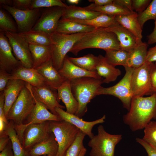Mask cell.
<instances>
[{"label": "cell", "mask_w": 156, "mask_h": 156, "mask_svg": "<svg viewBox=\"0 0 156 156\" xmlns=\"http://www.w3.org/2000/svg\"><path fill=\"white\" fill-rule=\"evenodd\" d=\"M68 59L73 63L81 68L90 72H96L98 57L92 54L78 57H68Z\"/></svg>", "instance_id": "36"}, {"label": "cell", "mask_w": 156, "mask_h": 156, "mask_svg": "<svg viewBox=\"0 0 156 156\" xmlns=\"http://www.w3.org/2000/svg\"><path fill=\"white\" fill-rule=\"evenodd\" d=\"M12 7L20 10L31 9L32 0H13Z\"/></svg>", "instance_id": "43"}, {"label": "cell", "mask_w": 156, "mask_h": 156, "mask_svg": "<svg viewBox=\"0 0 156 156\" xmlns=\"http://www.w3.org/2000/svg\"><path fill=\"white\" fill-rule=\"evenodd\" d=\"M151 95L156 94V65L153 63L151 73Z\"/></svg>", "instance_id": "46"}, {"label": "cell", "mask_w": 156, "mask_h": 156, "mask_svg": "<svg viewBox=\"0 0 156 156\" xmlns=\"http://www.w3.org/2000/svg\"><path fill=\"white\" fill-rule=\"evenodd\" d=\"M67 20L82 24L92 26L96 29L107 28L114 25L117 23L115 19V16H110L103 14L90 20H84L75 18H70Z\"/></svg>", "instance_id": "32"}, {"label": "cell", "mask_w": 156, "mask_h": 156, "mask_svg": "<svg viewBox=\"0 0 156 156\" xmlns=\"http://www.w3.org/2000/svg\"><path fill=\"white\" fill-rule=\"evenodd\" d=\"M153 64L145 62L140 67L135 68L131 81L133 96L151 95V77Z\"/></svg>", "instance_id": "9"}, {"label": "cell", "mask_w": 156, "mask_h": 156, "mask_svg": "<svg viewBox=\"0 0 156 156\" xmlns=\"http://www.w3.org/2000/svg\"><path fill=\"white\" fill-rule=\"evenodd\" d=\"M155 26L152 33L148 36V44L156 43V20L155 21Z\"/></svg>", "instance_id": "53"}, {"label": "cell", "mask_w": 156, "mask_h": 156, "mask_svg": "<svg viewBox=\"0 0 156 156\" xmlns=\"http://www.w3.org/2000/svg\"><path fill=\"white\" fill-rule=\"evenodd\" d=\"M125 73L122 78L112 86L104 88L101 86L97 95H109L118 98L121 101L124 107L129 111L133 96L131 86L132 74L135 69L128 66L125 67Z\"/></svg>", "instance_id": "8"}, {"label": "cell", "mask_w": 156, "mask_h": 156, "mask_svg": "<svg viewBox=\"0 0 156 156\" xmlns=\"http://www.w3.org/2000/svg\"><path fill=\"white\" fill-rule=\"evenodd\" d=\"M50 129L58 145L56 156H65L67 151L75 140L80 131L72 124L64 120L49 121Z\"/></svg>", "instance_id": "7"}, {"label": "cell", "mask_w": 156, "mask_h": 156, "mask_svg": "<svg viewBox=\"0 0 156 156\" xmlns=\"http://www.w3.org/2000/svg\"><path fill=\"white\" fill-rule=\"evenodd\" d=\"M138 21L142 28L147 21L156 20V0L151 1L147 7L142 12L138 14Z\"/></svg>", "instance_id": "38"}, {"label": "cell", "mask_w": 156, "mask_h": 156, "mask_svg": "<svg viewBox=\"0 0 156 156\" xmlns=\"http://www.w3.org/2000/svg\"><path fill=\"white\" fill-rule=\"evenodd\" d=\"M136 141L144 148L148 156H156V150L144 141L142 138H136Z\"/></svg>", "instance_id": "45"}, {"label": "cell", "mask_w": 156, "mask_h": 156, "mask_svg": "<svg viewBox=\"0 0 156 156\" xmlns=\"http://www.w3.org/2000/svg\"><path fill=\"white\" fill-rule=\"evenodd\" d=\"M103 79L83 77L70 81L72 93L79 103L76 116L81 118L86 112L87 105L97 96L98 90L103 83Z\"/></svg>", "instance_id": "3"}, {"label": "cell", "mask_w": 156, "mask_h": 156, "mask_svg": "<svg viewBox=\"0 0 156 156\" xmlns=\"http://www.w3.org/2000/svg\"><path fill=\"white\" fill-rule=\"evenodd\" d=\"M97 131L88 142L91 148L90 156H114L116 146L122 140V135L110 134L101 125L98 127Z\"/></svg>", "instance_id": "6"}, {"label": "cell", "mask_w": 156, "mask_h": 156, "mask_svg": "<svg viewBox=\"0 0 156 156\" xmlns=\"http://www.w3.org/2000/svg\"><path fill=\"white\" fill-rule=\"evenodd\" d=\"M30 88L34 99L42 104L53 114L57 115L55 111L56 108H65L64 106L59 103L57 90L47 84L39 87L34 86L30 85Z\"/></svg>", "instance_id": "15"}, {"label": "cell", "mask_w": 156, "mask_h": 156, "mask_svg": "<svg viewBox=\"0 0 156 156\" xmlns=\"http://www.w3.org/2000/svg\"><path fill=\"white\" fill-rule=\"evenodd\" d=\"M113 2L128 10L132 13L135 12L132 8V0H113Z\"/></svg>", "instance_id": "47"}, {"label": "cell", "mask_w": 156, "mask_h": 156, "mask_svg": "<svg viewBox=\"0 0 156 156\" xmlns=\"http://www.w3.org/2000/svg\"><path fill=\"white\" fill-rule=\"evenodd\" d=\"M87 151V149L84 147L81 151L79 156H84Z\"/></svg>", "instance_id": "56"}, {"label": "cell", "mask_w": 156, "mask_h": 156, "mask_svg": "<svg viewBox=\"0 0 156 156\" xmlns=\"http://www.w3.org/2000/svg\"><path fill=\"white\" fill-rule=\"evenodd\" d=\"M98 57V59L96 71L99 76L103 78V83H109L116 80L121 75L120 70L107 62L105 57L101 55Z\"/></svg>", "instance_id": "25"}, {"label": "cell", "mask_w": 156, "mask_h": 156, "mask_svg": "<svg viewBox=\"0 0 156 156\" xmlns=\"http://www.w3.org/2000/svg\"><path fill=\"white\" fill-rule=\"evenodd\" d=\"M35 100V105L23 124L20 126H14L21 143L25 130L29 125L48 121L62 120L58 115L53 114L42 104Z\"/></svg>", "instance_id": "10"}, {"label": "cell", "mask_w": 156, "mask_h": 156, "mask_svg": "<svg viewBox=\"0 0 156 156\" xmlns=\"http://www.w3.org/2000/svg\"><path fill=\"white\" fill-rule=\"evenodd\" d=\"M95 27L82 24L67 19H61L58 23L55 32L66 34L87 33L94 30Z\"/></svg>", "instance_id": "28"}, {"label": "cell", "mask_w": 156, "mask_h": 156, "mask_svg": "<svg viewBox=\"0 0 156 156\" xmlns=\"http://www.w3.org/2000/svg\"><path fill=\"white\" fill-rule=\"evenodd\" d=\"M49 156L48 155H42V156Z\"/></svg>", "instance_id": "58"}, {"label": "cell", "mask_w": 156, "mask_h": 156, "mask_svg": "<svg viewBox=\"0 0 156 156\" xmlns=\"http://www.w3.org/2000/svg\"><path fill=\"white\" fill-rule=\"evenodd\" d=\"M55 111L62 120L74 125L87 135L90 139L94 135L92 132L93 127L97 124L103 123L106 118V116L104 115L101 118L95 120L86 121L75 114L67 112L61 108H56Z\"/></svg>", "instance_id": "17"}, {"label": "cell", "mask_w": 156, "mask_h": 156, "mask_svg": "<svg viewBox=\"0 0 156 156\" xmlns=\"http://www.w3.org/2000/svg\"><path fill=\"white\" fill-rule=\"evenodd\" d=\"M0 156H14L10 140L7 146L0 152Z\"/></svg>", "instance_id": "51"}, {"label": "cell", "mask_w": 156, "mask_h": 156, "mask_svg": "<svg viewBox=\"0 0 156 156\" xmlns=\"http://www.w3.org/2000/svg\"><path fill=\"white\" fill-rule=\"evenodd\" d=\"M68 6L60 0H32L31 9L56 6L66 8Z\"/></svg>", "instance_id": "41"}, {"label": "cell", "mask_w": 156, "mask_h": 156, "mask_svg": "<svg viewBox=\"0 0 156 156\" xmlns=\"http://www.w3.org/2000/svg\"><path fill=\"white\" fill-rule=\"evenodd\" d=\"M8 124L6 123L3 119L0 118V134L4 132Z\"/></svg>", "instance_id": "54"}, {"label": "cell", "mask_w": 156, "mask_h": 156, "mask_svg": "<svg viewBox=\"0 0 156 156\" xmlns=\"http://www.w3.org/2000/svg\"><path fill=\"white\" fill-rule=\"evenodd\" d=\"M105 57L109 63L115 67L120 65L128 66L129 52L121 49L105 51Z\"/></svg>", "instance_id": "35"}, {"label": "cell", "mask_w": 156, "mask_h": 156, "mask_svg": "<svg viewBox=\"0 0 156 156\" xmlns=\"http://www.w3.org/2000/svg\"><path fill=\"white\" fill-rule=\"evenodd\" d=\"M27 83L18 79H11L3 91L5 96L4 112L6 118L10 108Z\"/></svg>", "instance_id": "22"}, {"label": "cell", "mask_w": 156, "mask_h": 156, "mask_svg": "<svg viewBox=\"0 0 156 156\" xmlns=\"http://www.w3.org/2000/svg\"><path fill=\"white\" fill-rule=\"evenodd\" d=\"M5 96L3 91L0 92V118L3 119L6 123L9 122L6 118L4 112V106Z\"/></svg>", "instance_id": "49"}, {"label": "cell", "mask_w": 156, "mask_h": 156, "mask_svg": "<svg viewBox=\"0 0 156 156\" xmlns=\"http://www.w3.org/2000/svg\"><path fill=\"white\" fill-rule=\"evenodd\" d=\"M30 85L27 83L8 112L6 119L12 121L14 127L23 124L35 105V101Z\"/></svg>", "instance_id": "4"}, {"label": "cell", "mask_w": 156, "mask_h": 156, "mask_svg": "<svg viewBox=\"0 0 156 156\" xmlns=\"http://www.w3.org/2000/svg\"><path fill=\"white\" fill-rule=\"evenodd\" d=\"M102 13L84 8L75 5L64 8L61 19L75 18L81 20H88L93 18Z\"/></svg>", "instance_id": "27"}, {"label": "cell", "mask_w": 156, "mask_h": 156, "mask_svg": "<svg viewBox=\"0 0 156 156\" xmlns=\"http://www.w3.org/2000/svg\"><path fill=\"white\" fill-rule=\"evenodd\" d=\"M155 64L156 65V62H155Z\"/></svg>", "instance_id": "59"}, {"label": "cell", "mask_w": 156, "mask_h": 156, "mask_svg": "<svg viewBox=\"0 0 156 156\" xmlns=\"http://www.w3.org/2000/svg\"><path fill=\"white\" fill-rule=\"evenodd\" d=\"M98 48L105 51L120 49L116 35L103 28L87 33L77 42L70 51L75 55L84 49Z\"/></svg>", "instance_id": "2"}, {"label": "cell", "mask_w": 156, "mask_h": 156, "mask_svg": "<svg viewBox=\"0 0 156 156\" xmlns=\"http://www.w3.org/2000/svg\"><path fill=\"white\" fill-rule=\"evenodd\" d=\"M18 33L29 44L45 46L51 45L50 34L45 32L31 30Z\"/></svg>", "instance_id": "31"}, {"label": "cell", "mask_w": 156, "mask_h": 156, "mask_svg": "<svg viewBox=\"0 0 156 156\" xmlns=\"http://www.w3.org/2000/svg\"><path fill=\"white\" fill-rule=\"evenodd\" d=\"M138 14L135 12L127 15L116 16L115 19L117 23L141 40L142 28L138 21Z\"/></svg>", "instance_id": "29"}, {"label": "cell", "mask_w": 156, "mask_h": 156, "mask_svg": "<svg viewBox=\"0 0 156 156\" xmlns=\"http://www.w3.org/2000/svg\"><path fill=\"white\" fill-rule=\"evenodd\" d=\"M8 38L4 31H0V69L11 73L21 64L15 57Z\"/></svg>", "instance_id": "16"}, {"label": "cell", "mask_w": 156, "mask_h": 156, "mask_svg": "<svg viewBox=\"0 0 156 156\" xmlns=\"http://www.w3.org/2000/svg\"><path fill=\"white\" fill-rule=\"evenodd\" d=\"M33 62V68L36 69L52 59V46L29 44Z\"/></svg>", "instance_id": "26"}, {"label": "cell", "mask_w": 156, "mask_h": 156, "mask_svg": "<svg viewBox=\"0 0 156 156\" xmlns=\"http://www.w3.org/2000/svg\"><path fill=\"white\" fill-rule=\"evenodd\" d=\"M60 75L66 79L72 80L83 77H89L101 79L96 72L89 71L75 65L71 62L67 55L62 68L58 71Z\"/></svg>", "instance_id": "20"}, {"label": "cell", "mask_w": 156, "mask_h": 156, "mask_svg": "<svg viewBox=\"0 0 156 156\" xmlns=\"http://www.w3.org/2000/svg\"><path fill=\"white\" fill-rule=\"evenodd\" d=\"M12 47L14 55L23 66L33 68V62L29 44L18 33L4 32Z\"/></svg>", "instance_id": "13"}, {"label": "cell", "mask_w": 156, "mask_h": 156, "mask_svg": "<svg viewBox=\"0 0 156 156\" xmlns=\"http://www.w3.org/2000/svg\"><path fill=\"white\" fill-rule=\"evenodd\" d=\"M64 8L56 6L45 8L31 30L41 31L51 34L55 32Z\"/></svg>", "instance_id": "14"}, {"label": "cell", "mask_w": 156, "mask_h": 156, "mask_svg": "<svg viewBox=\"0 0 156 156\" xmlns=\"http://www.w3.org/2000/svg\"><path fill=\"white\" fill-rule=\"evenodd\" d=\"M57 91L58 101L61 100L64 103L66 112L75 115L78 110L79 103L72 93L70 81L65 80Z\"/></svg>", "instance_id": "23"}, {"label": "cell", "mask_w": 156, "mask_h": 156, "mask_svg": "<svg viewBox=\"0 0 156 156\" xmlns=\"http://www.w3.org/2000/svg\"><path fill=\"white\" fill-rule=\"evenodd\" d=\"M86 33L66 34L55 32L50 34L52 50V60L54 67L58 71L62 67L67 53Z\"/></svg>", "instance_id": "5"}, {"label": "cell", "mask_w": 156, "mask_h": 156, "mask_svg": "<svg viewBox=\"0 0 156 156\" xmlns=\"http://www.w3.org/2000/svg\"><path fill=\"white\" fill-rule=\"evenodd\" d=\"M148 44L142 42L129 51L128 66L136 68L145 62L148 50Z\"/></svg>", "instance_id": "30"}, {"label": "cell", "mask_w": 156, "mask_h": 156, "mask_svg": "<svg viewBox=\"0 0 156 156\" xmlns=\"http://www.w3.org/2000/svg\"><path fill=\"white\" fill-rule=\"evenodd\" d=\"M0 31L18 33L16 24L7 12L1 7L0 9Z\"/></svg>", "instance_id": "37"}, {"label": "cell", "mask_w": 156, "mask_h": 156, "mask_svg": "<svg viewBox=\"0 0 156 156\" xmlns=\"http://www.w3.org/2000/svg\"><path fill=\"white\" fill-rule=\"evenodd\" d=\"M49 121L28 126L24 132L22 144L27 151L36 145L44 141L51 135Z\"/></svg>", "instance_id": "12"}, {"label": "cell", "mask_w": 156, "mask_h": 156, "mask_svg": "<svg viewBox=\"0 0 156 156\" xmlns=\"http://www.w3.org/2000/svg\"><path fill=\"white\" fill-rule=\"evenodd\" d=\"M144 129V135L142 139L156 150V121H151Z\"/></svg>", "instance_id": "39"}, {"label": "cell", "mask_w": 156, "mask_h": 156, "mask_svg": "<svg viewBox=\"0 0 156 156\" xmlns=\"http://www.w3.org/2000/svg\"></svg>", "instance_id": "60"}, {"label": "cell", "mask_w": 156, "mask_h": 156, "mask_svg": "<svg viewBox=\"0 0 156 156\" xmlns=\"http://www.w3.org/2000/svg\"><path fill=\"white\" fill-rule=\"evenodd\" d=\"M151 2L150 0H132L133 9L140 13L147 7Z\"/></svg>", "instance_id": "42"}, {"label": "cell", "mask_w": 156, "mask_h": 156, "mask_svg": "<svg viewBox=\"0 0 156 156\" xmlns=\"http://www.w3.org/2000/svg\"><path fill=\"white\" fill-rule=\"evenodd\" d=\"M36 69L43 77L46 84L54 89L57 90L66 80L54 67L52 59Z\"/></svg>", "instance_id": "21"}, {"label": "cell", "mask_w": 156, "mask_h": 156, "mask_svg": "<svg viewBox=\"0 0 156 156\" xmlns=\"http://www.w3.org/2000/svg\"><path fill=\"white\" fill-rule=\"evenodd\" d=\"M13 2L12 0H0V4L1 5L12 6Z\"/></svg>", "instance_id": "55"}, {"label": "cell", "mask_w": 156, "mask_h": 156, "mask_svg": "<svg viewBox=\"0 0 156 156\" xmlns=\"http://www.w3.org/2000/svg\"><path fill=\"white\" fill-rule=\"evenodd\" d=\"M22 80L32 86L39 87L46 84L43 77L37 70L33 68H28L21 65L10 73V79Z\"/></svg>", "instance_id": "19"}, {"label": "cell", "mask_w": 156, "mask_h": 156, "mask_svg": "<svg viewBox=\"0 0 156 156\" xmlns=\"http://www.w3.org/2000/svg\"><path fill=\"white\" fill-rule=\"evenodd\" d=\"M10 73L0 69V92L3 91L10 80Z\"/></svg>", "instance_id": "44"}, {"label": "cell", "mask_w": 156, "mask_h": 156, "mask_svg": "<svg viewBox=\"0 0 156 156\" xmlns=\"http://www.w3.org/2000/svg\"><path fill=\"white\" fill-rule=\"evenodd\" d=\"M58 145L53 133L44 141L36 145L28 151L29 156H56Z\"/></svg>", "instance_id": "24"}, {"label": "cell", "mask_w": 156, "mask_h": 156, "mask_svg": "<svg viewBox=\"0 0 156 156\" xmlns=\"http://www.w3.org/2000/svg\"><path fill=\"white\" fill-rule=\"evenodd\" d=\"M86 135L80 130L75 141L68 148L65 156H79L83 148L84 147L83 140Z\"/></svg>", "instance_id": "40"}, {"label": "cell", "mask_w": 156, "mask_h": 156, "mask_svg": "<svg viewBox=\"0 0 156 156\" xmlns=\"http://www.w3.org/2000/svg\"><path fill=\"white\" fill-rule=\"evenodd\" d=\"M90 2H93L96 5L103 6L113 3V0H89Z\"/></svg>", "instance_id": "52"}, {"label": "cell", "mask_w": 156, "mask_h": 156, "mask_svg": "<svg viewBox=\"0 0 156 156\" xmlns=\"http://www.w3.org/2000/svg\"><path fill=\"white\" fill-rule=\"evenodd\" d=\"M85 7L91 10L112 16L127 15L133 13L128 10L113 2L111 4L103 6H97L92 3Z\"/></svg>", "instance_id": "33"}, {"label": "cell", "mask_w": 156, "mask_h": 156, "mask_svg": "<svg viewBox=\"0 0 156 156\" xmlns=\"http://www.w3.org/2000/svg\"><path fill=\"white\" fill-rule=\"evenodd\" d=\"M156 62V44L148 51L145 62L153 63Z\"/></svg>", "instance_id": "48"}, {"label": "cell", "mask_w": 156, "mask_h": 156, "mask_svg": "<svg viewBox=\"0 0 156 156\" xmlns=\"http://www.w3.org/2000/svg\"><path fill=\"white\" fill-rule=\"evenodd\" d=\"M103 28L116 35L119 42L120 49L129 52L142 42V40L117 22L109 27Z\"/></svg>", "instance_id": "18"}, {"label": "cell", "mask_w": 156, "mask_h": 156, "mask_svg": "<svg viewBox=\"0 0 156 156\" xmlns=\"http://www.w3.org/2000/svg\"><path fill=\"white\" fill-rule=\"evenodd\" d=\"M153 119L156 120V94L133 96L129 111L123 116L124 123L134 132L144 129Z\"/></svg>", "instance_id": "1"}, {"label": "cell", "mask_w": 156, "mask_h": 156, "mask_svg": "<svg viewBox=\"0 0 156 156\" xmlns=\"http://www.w3.org/2000/svg\"><path fill=\"white\" fill-rule=\"evenodd\" d=\"M14 18L17 26L18 33L26 32L32 29L39 18L41 8L26 10H20L12 6L1 5Z\"/></svg>", "instance_id": "11"}, {"label": "cell", "mask_w": 156, "mask_h": 156, "mask_svg": "<svg viewBox=\"0 0 156 156\" xmlns=\"http://www.w3.org/2000/svg\"><path fill=\"white\" fill-rule=\"evenodd\" d=\"M3 132L10 138L14 156H29L23 147L12 121H10L6 125Z\"/></svg>", "instance_id": "34"}, {"label": "cell", "mask_w": 156, "mask_h": 156, "mask_svg": "<svg viewBox=\"0 0 156 156\" xmlns=\"http://www.w3.org/2000/svg\"><path fill=\"white\" fill-rule=\"evenodd\" d=\"M10 141L9 136L5 133L0 134V151H2Z\"/></svg>", "instance_id": "50"}, {"label": "cell", "mask_w": 156, "mask_h": 156, "mask_svg": "<svg viewBox=\"0 0 156 156\" xmlns=\"http://www.w3.org/2000/svg\"><path fill=\"white\" fill-rule=\"evenodd\" d=\"M67 1L69 3L72 4H78L80 0H67Z\"/></svg>", "instance_id": "57"}]
</instances>
